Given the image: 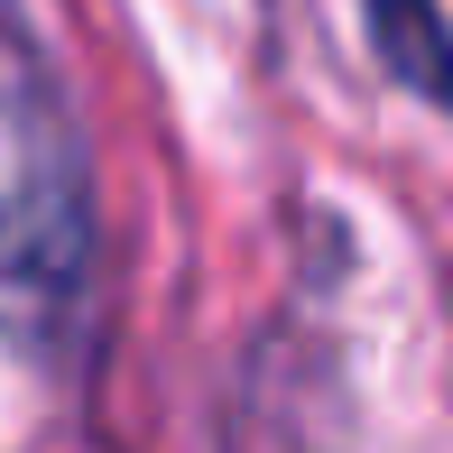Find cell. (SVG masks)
<instances>
[{
    "label": "cell",
    "instance_id": "6da1fadb",
    "mask_svg": "<svg viewBox=\"0 0 453 453\" xmlns=\"http://www.w3.org/2000/svg\"><path fill=\"white\" fill-rule=\"evenodd\" d=\"M93 167L65 93L0 28V334L37 361H65L93 324Z\"/></svg>",
    "mask_w": 453,
    "mask_h": 453
},
{
    "label": "cell",
    "instance_id": "7a4b0ae2",
    "mask_svg": "<svg viewBox=\"0 0 453 453\" xmlns=\"http://www.w3.org/2000/svg\"><path fill=\"white\" fill-rule=\"evenodd\" d=\"M370 47L417 102H444V28L435 0H370Z\"/></svg>",
    "mask_w": 453,
    "mask_h": 453
}]
</instances>
